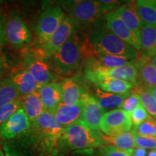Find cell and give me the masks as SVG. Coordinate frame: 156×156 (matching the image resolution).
<instances>
[{
  "label": "cell",
  "mask_w": 156,
  "mask_h": 156,
  "mask_svg": "<svg viewBox=\"0 0 156 156\" xmlns=\"http://www.w3.org/2000/svg\"><path fill=\"white\" fill-rule=\"evenodd\" d=\"M83 52L89 58L107 55L133 60L139 56L135 48L115 36L105 24L93 29L83 40Z\"/></svg>",
  "instance_id": "cell-1"
},
{
  "label": "cell",
  "mask_w": 156,
  "mask_h": 156,
  "mask_svg": "<svg viewBox=\"0 0 156 156\" xmlns=\"http://www.w3.org/2000/svg\"><path fill=\"white\" fill-rule=\"evenodd\" d=\"M121 2L114 0L102 1H73L64 3L68 17L75 26L83 27L92 24L102 15L117 9Z\"/></svg>",
  "instance_id": "cell-2"
},
{
  "label": "cell",
  "mask_w": 156,
  "mask_h": 156,
  "mask_svg": "<svg viewBox=\"0 0 156 156\" xmlns=\"http://www.w3.org/2000/svg\"><path fill=\"white\" fill-rule=\"evenodd\" d=\"M83 56V40L75 32L52 57L58 73L69 75L77 69Z\"/></svg>",
  "instance_id": "cell-3"
},
{
  "label": "cell",
  "mask_w": 156,
  "mask_h": 156,
  "mask_svg": "<svg viewBox=\"0 0 156 156\" xmlns=\"http://www.w3.org/2000/svg\"><path fill=\"white\" fill-rule=\"evenodd\" d=\"M62 138L70 147L75 150L87 149L103 145L100 131L90 129L80 122L64 128Z\"/></svg>",
  "instance_id": "cell-4"
},
{
  "label": "cell",
  "mask_w": 156,
  "mask_h": 156,
  "mask_svg": "<svg viewBox=\"0 0 156 156\" xmlns=\"http://www.w3.org/2000/svg\"><path fill=\"white\" fill-rule=\"evenodd\" d=\"M6 39L13 48L21 50L31 42V34L25 20L17 12H11L6 20Z\"/></svg>",
  "instance_id": "cell-5"
},
{
  "label": "cell",
  "mask_w": 156,
  "mask_h": 156,
  "mask_svg": "<svg viewBox=\"0 0 156 156\" xmlns=\"http://www.w3.org/2000/svg\"><path fill=\"white\" fill-rule=\"evenodd\" d=\"M64 17V11L57 6H50L43 11L36 28V37L41 48L47 43Z\"/></svg>",
  "instance_id": "cell-6"
},
{
  "label": "cell",
  "mask_w": 156,
  "mask_h": 156,
  "mask_svg": "<svg viewBox=\"0 0 156 156\" xmlns=\"http://www.w3.org/2000/svg\"><path fill=\"white\" fill-rule=\"evenodd\" d=\"M132 124L129 114L122 108L104 113L100 122V129L107 136H117L131 131Z\"/></svg>",
  "instance_id": "cell-7"
},
{
  "label": "cell",
  "mask_w": 156,
  "mask_h": 156,
  "mask_svg": "<svg viewBox=\"0 0 156 156\" xmlns=\"http://www.w3.org/2000/svg\"><path fill=\"white\" fill-rule=\"evenodd\" d=\"M85 76L91 83H93L95 80L99 78L105 77L128 81L133 83L134 85H136L138 71L134 64L110 69L87 66L85 69Z\"/></svg>",
  "instance_id": "cell-8"
},
{
  "label": "cell",
  "mask_w": 156,
  "mask_h": 156,
  "mask_svg": "<svg viewBox=\"0 0 156 156\" xmlns=\"http://www.w3.org/2000/svg\"><path fill=\"white\" fill-rule=\"evenodd\" d=\"M75 32V25L67 15L58 25L53 35L50 37L46 44L41 48V54L43 57L48 58L53 56L58 48L70 38Z\"/></svg>",
  "instance_id": "cell-9"
},
{
  "label": "cell",
  "mask_w": 156,
  "mask_h": 156,
  "mask_svg": "<svg viewBox=\"0 0 156 156\" xmlns=\"http://www.w3.org/2000/svg\"><path fill=\"white\" fill-rule=\"evenodd\" d=\"M24 67L40 86L54 83L55 77L50 65L41 56L29 54L24 59Z\"/></svg>",
  "instance_id": "cell-10"
},
{
  "label": "cell",
  "mask_w": 156,
  "mask_h": 156,
  "mask_svg": "<svg viewBox=\"0 0 156 156\" xmlns=\"http://www.w3.org/2000/svg\"><path fill=\"white\" fill-rule=\"evenodd\" d=\"M31 122L23 108H20L0 127V136L4 140H12L29 132Z\"/></svg>",
  "instance_id": "cell-11"
},
{
  "label": "cell",
  "mask_w": 156,
  "mask_h": 156,
  "mask_svg": "<svg viewBox=\"0 0 156 156\" xmlns=\"http://www.w3.org/2000/svg\"><path fill=\"white\" fill-rule=\"evenodd\" d=\"M31 126L43 137L58 141L63 136L64 128L58 124L53 114L46 111L31 123Z\"/></svg>",
  "instance_id": "cell-12"
},
{
  "label": "cell",
  "mask_w": 156,
  "mask_h": 156,
  "mask_svg": "<svg viewBox=\"0 0 156 156\" xmlns=\"http://www.w3.org/2000/svg\"><path fill=\"white\" fill-rule=\"evenodd\" d=\"M104 24L115 36L140 52V44L139 38L126 26L114 10L109 12L104 15Z\"/></svg>",
  "instance_id": "cell-13"
},
{
  "label": "cell",
  "mask_w": 156,
  "mask_h": 156,
  "mask_svg": "<svg viewBox=\"0 0 156 156\" xmlns=\"http://www.w3.org/2000/svg\"><path fill=\"white\" fill-rule=\"evenodd\" d=\"M82 101L83 103V113L79 122L90 129L100 131V122L105 113L104 111L99 106L93 95L88 93H85Z\"/></svg>",
  "instance_id": "cell-14"
},
{
  "label": "cell",
  "mask_w": 156,
  "mask_h": 156,
  "mask_svg": "<svg viewBox=\"0 0 156 156\" xmlns=\"http://www.w3.org/2000/svg\"><path fill=\"white\" fill-rule=\"evenodd\" d=\"M114 11L126 26L140 39V33L143 23L136 10L135 2L124 4Z\"/></svg>",
  "instance_id": "cell-15"
},
{
  "label": "cell",
  "mask_w": 156,
  "mask_h": 156,
  "mask_svg": "<svg viewBox=\"0 0 156 156\" xmlns=\"http://www.w3.org/2000/svg\"><path fill=\"white\" fill-rule=\"evenodd\" d=\"M38 93L46 112L53 114L62 103L60 83H52L41 86Z\"/></svg>",
  "instance_id": "cell-16"
},
{
  "label": "cell",
  "mask_w": 156,
  "mask_h": 156,
  "mask_svg": "<svg viewBox=\"0 0 156 156\" xmlns=\"http://www.w3.org/2000/svg\"><path fill=\"white\" fill-rule=\"evenodd\" d=\"M62 92V103L77 104L82 102L87 92L75 78H67L60 83Z\"/></svg>",
  "instance_id": "cell-17"
},
{
  "label": "cell",
  "mask_w": 156,
  "mask_h": 156,
  "mask_svg": "<svg viewBox=\"0 0 156 156\" xmlns=\"http://www.w3.org/2000/svg\"><path fill=\"white\" fill-rule=\"evenodd\" d=\"M83 108V101L77 104L61 103L53 114L58 124L65 128L80 120Z\"/></svg>",
  "instance_id": "cell-18"
},
{
  "label": "cell",
  "mask_w": 156,
  "mask_h": 156,
  "mask_svg": "<svg viewBox=\"0 0 156 156\" xmlns=\"http://www.w3.org/2000/svg\"><path fill=\"white\" fill-rule=\"evenodd\" d=\"M152 58L138 56L134 65L138 71L137 85L145 88L156 86V69L151 64Z\"/></svg>",
  "instance_id": "cell-19"
},
{
  "label": "cell",
  "mask_w": 156,
  "mask_h": 156,
  "mask_svg": "<svg viewBox=\"0 0 156 156\" xmlns=\"http://www.w3.org/2000/svg\"><path fill=\"white\" fill-rule=\"evenodd\" d=\"M10 80L16 87L20 95L23 96L38 92L41 87L26 69L16 70L12 74Z\"/></svg>",
  "instance_id": "cell-20"
},
{
  "label": "cell",
  "mask_w": 156,
  "mask_h": 156,
  "mask_svg": "<svg viewBox=\"0 0 156 156\" xmlns=\"http://www.w3.org/2000/svg\"><path fill=\"white\" fill-rule=\"evenodd\" d=\"M156 27L142 24L140 33V51L139 56L142 57L153 58L155 54Z\"/></svg>",
  "instance_id": "cell-21"
},
{
  "label": "cell",
  "mask_w": 156,
  "mask_h": 156,
  "mask_svg": "<svg viewBox=\"0 0 156 156\" xmlns=\"http://www.w3.org/2000/svg\"><path fill=\"white\" fill-rule=\"evenodd\" d=\"M104 92L124 95L129 93L134 89V85L130 82L111 78H99L92 83Z\"/></svg>",
  "instance_id": "cell-22"
},
{
  "label": "cell",
  "mask_w": 156,
  "mask_h": 156,
  "mask_svg": "<svg viewBox=\"0 0 156 156\" xmlns=\"http://www.w3.org/2000/svg\"><path fill=\"white\" fill-rule=\"evenodd\" d=\"M135 60L136 59H128V58L116 56H95L87 59V66L110 69V68L120 67L134 64Z\"/></svg>",
  "instance_id": "cell-23"
},
{
  "label": "cell",
  "mask_w": 156,
  "mask_h": 156,
  "mask_svg": "<svg viewBox=\"0 0 156 156\" xmlns=\"http://www.w3.org/2000/svg\"><path fill=\"white\" fill-rule=\"evenodd\" d=\"M128 94L129 93L119 95L107 93L97 87L93 96L105 112L106 111H112L122 107V103Z\"/></svg>",
  "instance_id": "cell-24"
},
{
  "label": "cell",
  "mask_w": 156,
  "mask_h": 156,
  "mask_svg": "<svg viewBox=\"0 0 156 156\" xmlns=\"http://www.w3.org/2000/svg\"><path fill=\"white\" fill-rule=\"evenodd\" d=\"M101 137L105 145L114 146L124 151L132 152L136 147L134 133L132 130L117 136H107L101 134Z\"/></svg>",
  "instance_id": "cell-25"
},
{
  "label": "cell",
  "mask_w": 156,
  "mask_h": 156,
  "mask_svg": "<svg viewBox=\"0 0 156 156\" xmlns=\"http://www.w3.org/2000/svg\"><path fill=\"white\" fill-rule=\"evenodd\" d=\"M22 108L31 123L34 122L37 117L45 111L38 92L23 97Z\"/></svg>",
  "instance_id": "cell-26"
},
{
  "label": "cell",
  "mask_w": 156,
  "mask_h": 156,
  "mask_svg": "<svg viewBox=\"0 0 156 156\" xmlns=\"http://www.w3.org/2000/svg\"><path fill=\"white\" fill-rule=\"evenodd\" d=\"M135 3L142 23L156 27V0H138Z\"/></svg>",
  "instance_id": "cell-27"
},
{
  "label": "cell",
  "mask_w": 156,
  "mask_h": 156,
  "mask_svg": "<svg viewBox=\"0 0 156 156\" xmlns=\"http://www.w3.org/2000/svg\"><path fill=\"white\" fill-rule=\"evenodd\" d=\"M20 98V95L10 78L0 80V107Z\"/></svg>",
  "instance_id": "cell-28"
},
{
  "label": "cell",
  "mask_w": 156,
  "mask_h": 156,
  "mask_svg": "<svg viewBox=\"0 0 156 156\" xmlns=\"http://www.w3.org/2000/svg\"><path fill=\"white\" fill-rule=\"evenodd\" d=\"M133 91L140 97L142 106L147 111L148 114L156 119V103L151 93L147 89L140 85L134 87Z\"/></svg>",
  "instance_id": "cell-29"
},
{
  "label": "cell",
  "mask_w": 156,
  "mask_h": 156,
  "mask_svg": "<svg viewBox=\"0 0 156 156\" xmlns=\"http://www.w3.org/2000/svg\"><path fill=\"white\" fill-rule=\"evenodd\" d=\"M132 132L141 137H155V119L151 116L141 124L133 128Z\"/></svg>",
  "instance_id": "cell-30"
},
{
  "label": "cell",
  "mask_w": 156,
  "mask_h": 156,
  "mask_svg": "<svg viewBox=\"0 0 156 156\" xmlns=\"http://www.w3.org/2000/svg\"><path fill=\"white\" fill-rule=\"evenodd\" d=\"M22 108V98L0 107V127L10 117Z\"/></svg>",
  "instance_id": "cell-31"
},
{
  "label": "cell",
  "mask_w": 156,
  "mask_h": 156,
  "mask_svg": "<svg viewBox=\"0 0 156 156\" xmlns=\"http://www.w3.org/2000/svg\"><path fill=\"white\" fill-rule=\"evenodd\" d=\"M141 105L140 97L133 91L132 93H129L128 95L124 99V102L122 103V109L129 114L130 113L133 112L134 109L141 106Z\"/></svg>",
  "instance_id": "cell-32"
},
{
  "label": "cell",
  "mask_w": 156,
  "mask_h": 156,
  "mask_svg": "<svg viewBox=\"0 0 156 156\" xmlns=\"http://www.w3.org/2000/svg\"><path fill=\"white\" fill-rule=\"evenodd\" d=\"M150 116H151L148 114L147 111L144 108L142 105L134 109L133 112L129 114L130 119H131L132 126H134V127L141 124L142 122L147 120Z\"/></svg>",
  "instance_id": "cell-33"
},
{
  "label": "cell",
  "mask_w": 156,
  "mask_h": 156,
  "mask_svg": "<svg viewBox=\"0 0 156 156\" xmlns=\"http://www.w3.org/2000/svg\"><path fill=\"white\" fill-rule=\"evenodd\" d=\"M132 152L124 151L112 145L100 146L101 156H131Z\"/></svg>",
  "instance_id": "cell-34"
},
{
  "label": "cell",
  "mask_w": 156,
  "mask_h": 156,
  "mask_svg": "<svg viewBox=\"0 0 156 156\" xmlns=\"http://www.w3.org/2000/svg\"><path fill=\"white\" fill-rule=\"evenodd\" d=\"M134 140L136 147L144 149L156 150V138L155 137H141L134 134Z\"/></svg>",
  "instance_id": "cell-35"
},
{
  "label": "cell",
  "mask_w": 156,
  "mask_h": 156,
  "mask_svg": "<svg viewBox=\"0 0 156 156\" xmlns=\"http://www.w3.org/2000/svg\"><path fill=\"white\" fill-rule=\"evenodd\" d=\"M6 23L0 25V51L2 49L4 45L7 41L6 39V29H5Z\"/></svg>",
  "instance_id": "cell-36"
},
{
  "label": "cell",
  "mask_w": 156,
  "mask_h": 156,
  "mask_svg": "<svg viewBox=\"0 0 156 156\" xmlns=\"http://www.w3.org/2000/svg\"><path fill=\"white\" fill-rule=\"evenodd\" d=\"M146 155H147L146 150L139 147L134 148L131 153V156H146Z\"/></svg>",
  "instance_id": "cell-37"
},
{
  "label": "cell",
  "mask_w": 156,
  "mask_h": 156,
  "mask_svg": "<svg viewBox=\"0 0 156 156\" xmlns=\"http://www.w3.org/2000/svg\"><path fill=\"white\" fill-rule=\"evenodd\" d=\"M5 68H6V64H5V58L0 55V76L3 75L4 72H5Z\"/></svg>",
  "instance_id": "cell-38"
},
{
  "label": "cell",
  "mask_w": 156,
  "mask_h": 156,
  "mask_svg": "<svg viewBox=\"0 0 156 156\" xmlns=\"http://www.w3.org/2000/svg\"><path fill=\"white\" fill-rule=\"evenodd\" d=\"M146 89H147L148 91L151 93V95H153L154 100H155V103H156V86L153 87H150V88H146Z\"/></svg>",
  "instance_id": "cell-39"
},
{
  "label": "cell",
  "mask_w": 156,
  "mask_h": 156,
  "mask_svg": "<svg viewBox=\"0 0 156 156\" xmlns=\"http://www.w3.org/2000/svg\"><path fill=\"white\" fill-rule=\"evenodd\" d=\"M5 151L6 156H17L13 152H12L8 147H5Z\"/></svg>",
  "instance_id": "cell-40"
},
{
  "label": "cell",
  "mask_w": 156,
  "mask_h": 156,
  "mask_svg": "<svg viewBox=\"0 0 156 156\" xmlns=\"http://www.w3.org/2000/svg\"><path fill=\"white\" fill-rule=\"evenodd\" d=\"M6 23V17L5 15L4 14L2 10L0 9V25L3 24V23Z\"/></svg>",
  "instance_id": "cell-41"
},
{
  "label": "cell",
  "mask_w": 156,
  "mask_h": 156,
  "mask_svg": "<svg viewBox=\"0 0 156 156\" xmlns=\"http://www.w3.org/2000/svg\"><path fill=\"white\" fill-rule=\"evenodd\" d=\"M151 62L152 65H153L154 68L156 69V56H155V57H153V58H152Z\"/></svg>",
  "instance_id": "cell-42"
},
{
  "label": "cell",
  "mask_w": 156,
  "mask_h": 156,
  "mask_svg": "<svg viewBox=\"0 0 156 156\" xmlns=\"http://www.w3.org/2000/svg\"><path fill=\"white\" fill-rule=\"evenodd\" d=\"M147 156H156V150H152L148 153Z\"/></svg>",
  "instance_id": "cell-43"
},
{
  "label": "cell",
  "mask_w": 156,
  "mask_h": 156,
  "mask_svg": "<svg viewBox=\"0 0 156 156\" xmlns=\"http://www.w3.org/2000/svg\"><path fill=\"white\" fill-rule=\"evenodd\" d=\"M0 156H5V155H4V153H2V151L0 150Z\"/></svg>",
  "instance_id": "cell-44"
},
{
  "label": "cell",
  "mask_w": 156,
  "mask_h": 156,
  "mask_svg": "<svg viewBox=\"0 0 156 156\" xmlns=\"http://www.w3.org/2000/svg\"><path fill=\"white\" fill-rule=\"evenodd\" d=\"M155 138H156V119H155Z\"/></svg>",
  "instance_id": "cell-45"
},
{
  "label": "cell",
  "mask_w": 156,
  "mask_h": 156,
  "mask_svg": "<svg viewBox=\"0 0 156 156\" xmlns=\"http://www.w3.org/2000/svg\"><path fill=\"white\" fill-rule=\"evenodd\" d=\"M155 54H156V42H155Z\"/></svg>",
  "instance_id": "cell-46"
}]
</instances>
